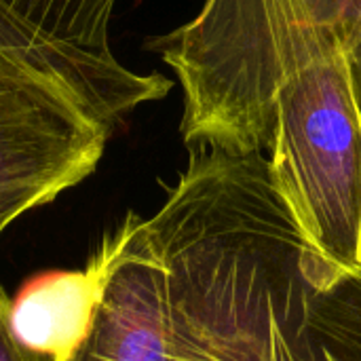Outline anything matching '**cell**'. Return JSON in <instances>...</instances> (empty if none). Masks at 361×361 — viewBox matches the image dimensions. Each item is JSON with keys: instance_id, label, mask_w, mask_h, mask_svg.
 Instances as JSON below:
<instances>
[{"instance_id": "cell-1", "label": "cell", "mask_w": 361, "mask_h": 361, "mask_svg": "<svg viewBox=\"0 0 361 361\" xmlns=\"http://www.w3.org/2000/svg\"><path fill=\"white\" fill-rule=\"evenodd\" d=\"M89 267V324L59 361H273L283 322L330 275L269 157L195 148L161 209L133 214Z\"/></svg>"}, {"instance_id": "cell-8", "label": "cell", "mask_w": 361, "mask_h": 361, "mask_svg": "<svg viewBox=\"0 0 361 361\" xmlns=\"http://www.w3.org/2000/svg\"><path fill=\"white\" fill-rule=\"evenodd\" d=\"M0 361H47L25 349L11 328V298L0 286Z\"/></svg>"}, {"instance_id": "cell-2", "label": "cell", "mask_w": 361, "mask_h": 361, "mask_svg": "<svg viewBox=\"0 0 361 361\" xmlns=\"http://www.w3.org/2000/svg\"><path fill=\"white\" fill-rule=\"evenodd\" d=\"M148 47L184 89V142L269 150L309 243L336 271L360 273L361 106L338 36L305 0H203Z\"/></svg>"}, {"instance_id": "cell-3", "label": "cell", "mask_w": 361, "mask_h": 361, "mask_svg": "<svg viewBox=\"0 0 361 361\" xmlns=\"http://www.w3.org/2000/svg\"><path fill=\"white\" fill-rule=\"evenodd\" d=\"M108 74L51 44L0 4V226L89 178L112 129Z\"/></svg>"}, {"instance_id": "cell-6", "label": "cell", "mask_w": 361, "mask_h": 361, "mask_svg": "<svg viewBox=\"0 0 361 361\" xmlns=\"http://www.w3.org/2000/svg\"><path fill=\"white\" fill-rule=\"evenodd\" d=\"M19 21L70 55L121 66L110 47L116 0H0Z\"/></svg>"}, {"instance_id": "cell-4", "label": "cell", "mask_w": 361, "mask_h": 361, "mask_svg": "<svg viewBox=\"0 0 361 361\" xmlns=\"http://www.w3.org/2000/svg\"><path fill=\"white\" fill-rule=\"evenodd\" d=\"M273 361H361V271L309 290L279 328Z\"/></svg>"}, {"instance_id": "cell-9", "label": "cell", "mask_w": 361, "mask_h": 361, "mask_svg": "<svg viewBox=\"0 0 361 361\" xmlns=\"http://www.w3.org/2000/svg\"><path fill=\"white\" fill-rule=\"evenodd\" d=\"M353 59V72H355V85H357V97H360V106H361V49L351 55Z\"/></svg>"}, {"instance_id": "cell-5", "label": "cell", "mask_w": 361, "mask_h": 361, "mask_svg": "<svg viewBox=\"0 0 361 361\" xmlns=\"http://www.w3.org/2000/svg\"><path fill=\"white\" fill-rule=\"evenodd\" d=\"M95 302V273H47L11 298V328L19 343L47 361H59L85 332Z\"/></svg>"}, {"instance_id": "cell-10", "label": "cell", "mask_w": 361, "mask_h": 361, "mask_svg": "<svg viewBox=\"0 0 361 361\" xmlns=\"http://www.w3.org/2000/svg\"><path fill=\"white\" fill-rule=\"evenodd\" d=\"M2 231H4V226H0V235H2Z\"/></svg>"}, {"instance_id": "cell-7", "label": "cell", "mask_w": 361, "mask_h": 361, "mask_svg": "<svg viewBox=\"0 0 361 361\" xmlns=\"http://www.w3.org/2000/svg\"><path fill=\"white\" fill-rule=\"evenodd\" d=\"M315 19L330 27L349 55L361 49V0H305Z\"/></svg>"}]
</instances>
